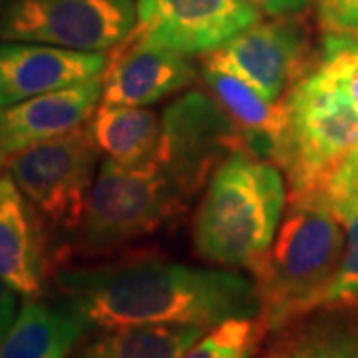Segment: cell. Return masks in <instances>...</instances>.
I'll use <instances>...</instances> for the list:
<instances>
[{
	"instance_id": "1",
	"label": "cell",
	"mask_w": 358,
	"mask_h": 358,
	"mask_svg": "<svg viewBox=\"0 0 358 358\" xmlns=\"http://www.w3.org/2000/svg\"><path fill=\"white\" fill-rule=\"evenodd\" d=\"M52 282L62 305L90 331L138 324L211 329L235 317H261L255 281L223 267H195L152 251H124L86 265H62Z\"/></svg>"
},
{
	"instance_id": "26",
	"label": "cell",
	"mask_w": 358,
	"mask_h": 358,
	"mask_svg": "<svg viewBox=\"0 0 358 358\" xmlns=\"http://www.w3.org/2000/svg\"><path fill=\"white\" fill-rule=\"evenodd\" d=\"M4 166V157H2V155H0V167Z\"/></svg>"
},
{
	"instance_id": "12",
	"label": "cell",
	"mask_w": 358,
	"mask_h": 358,
	"mask_svg": "<svg viewBox=\"0 0 358 358\" xmlns=\"http://www.w3.org/2000/svg\"><path fill=\"white\" fill-rule=\"evenodd\" d=\"M108 60V52L0 40V108L102 78Z\"/></svg>"
},
{
	"instance_id": "9",
	"label": "cell",
	"mask_w": 358,
	"mask_h": 358,
	"mask_svg": "<svg viewBox=\"0 0 358 358\" xmlns=\"http://www.w3.org/2000/svg\"><path fill=\"white\" fill-rule=\"evenodd\" d=\"M317 56L301 14L271 16L201 58V64L243 80L268 102H277L313 70Z\"/></svg>"
},
{
	"instance_id": "3",
	"label": "cell",
	"mask_w": 358,
	"mask_h": 358,
	"mask_svg": "<svg viewBox=\"0 0 358 358\" xmlns=\"http://www.w3.org/2000/svg\"><path fill=\"white\" fill-rule=\"evenodd\" d=\"M287 189L281 169L247 150L229 155L211 176L193 215V249L205 263L249 273L273 243Z\"/></svg>"
},
{
	"instance_id": "13",
	"label": "cell",
	"mask_w": 358,
	"mask_h": 358,
	"mask_svg": "<svg viewBox=\"0 0 358 358\" xmlns=\"http://www.w3.org/2000/svg\"><path fill=\"white\" fill-rule=\"evenodd\" d=\"M195 80L197 68L189 56L126 40L110 54L102 103L150 108L187 90Z\"/></svg>"
},
{
	"instance_id": "6",
	"label": "cell",
	"mask_w": 358,
	"mask_h": 358,
	"mask_svg": "<svg viewBox=\"0 0 358 358\" xmlns=\"http://www.w3.org/2000/svg\"><path fill=\"white\" fill-rule=\"evenodd\" d=\"M100 155L84 126L4 157L6 171L50 233L56 268L84 219Z\"/></svg>"
},
{
	"instance_id": "7",
	"label": "cell",
	"mask_w": 358,
	"mask_h": 358,
	"mask_svg": "<svg viewBox=\"0 0 358 358\" xmlns=\"http://www.w3.org/2000/svg\"><path fill=\"white\" fill-rule=\"evenodd\" d=\"M138 22L136 0H0V40L108 52Z\"/></svg>"
},
{
	"instance_id": "16",
	"label": "cell",
	"mask_w": 358,
	"mask_h": 358,
	"mask_svg": "<svg viewBox=\"0 0 358 358\" xmlns=\"http://www.w3.org/2000/svg\"><path fill=\"white\" fill-rule=\"evenodd\" d=\"M90 333L86 322L64 305L26 299L0 343V358H70Z\"/></svg>"
},
{
	"instance_id": "21",
	"label": "cell",
	"mask_w": 358,
	"mask_h": 358,
	"mask_svg": "<svg viewBox=\"0 0 358 358\" xmlns=\"http://www.w3.org/2000/svg\"><path fill=\"white\" fill-rule=\"evenodd\" d=\"M346 231L345 253L338 271L327 293L322 294L320 308H358V203H333Z\"/></svg>"
},
{
	"instance_id": "10",
	"label": "cell",
	"mask_w": 358,
	"mask_h": 358,
	"mask_svg": "<svg viewBox=\"0 0 358 358\" xmlns=\"http://www.w3.org/2000/svg\"><path fill=\"white\" fill-rule=\"evenodd\" d=\"M136 8L128 40L189 58L217 50L261 20L245 0H136Z\"/></svg>"
},
{
	"instance_id": "14",
	"label": "cell",
	"mask_w": 358,
	"mask_h": 358,
	"mask_svg": "<svg viewBox=\"0 0 358 358\" xmlns=\"http://www.w3.org/2000/svg\"><path fill=\"white\" fill-rule=\"evenodd\" d=\"M102 78L0 108V155L8 157L24 148L84 128L98 103H102Z\"/></svg>"
},
{
	"instance_id": "22",
	"label": "cell",
	"mask_w": 358,
	"mask_h": 358,
	"mask_svg": "<svg viewBox=\"0 0 358 358\" xmlns=\"http://www.w3.org/2000/svg\"><path fill=\"white\" fill-rule=\"evenodd\" d=\"M317 22L322 36L358 40V0H317Z\"/></svg>"
},
{
	"instance_id": "15",
	"label": "cell",
	"mask_w": 358,
	"mask_h": 358,
	"mask_svg": "<svg viewBox=\"0 0 358 358\" xmlns=\"http://www.w3.org/2000/svg\"><path fill=\"white\" fill-rule=\"evenodd\" d=\"M205 86L241 129L245 150L281 169L289 134V112L285 100L268 102L243 80L223 70L201 64Z\"/></svg>"
},
{
	"instance_id": "2",
	"label": "cell",
	"mask_w": 358,
	"mask_h": 358,
	"mask_svg": "<svg viewBox=\"0 0 358 358\" xmlns=\"http://www.w3.org/2000/svg\"><path fill=\"white\" fill-rule=\"evenodd\" d=\"M345 243L343 219L324 192L289 193L277 235L251 271L268 333L319 310Z\"/></svg>"
},
{
	"instance_id": "5",
	"label": "cell",
	"mask_w": 358,
	"mask_h": 358,
	"mask_svg": "<svg viewBox=\"0 0 358 358\" xmlns=\"http://www.w3.org/2000/svg\"><path fill=\"white\" fill-rule=\"evenodd\" d=\"M282 100L289 134L281 171L291 193L324 192L336 169L358 152V110L315 66Z\"/></svg>"
},
{
	"instance_id": "25",
	"label": "cell",
	"mask_w": 358,
	"mask_h": 358,
	"mask_svg": "<svg viewBox=\"0 0 358 358\" xmlns=\"http://www.w3.org/2000/svg\"><path fill=\"white\" fill-rule=\"evenodd\" d=\"M261 14L267 16H287V14H301L307 10L313 0H245Z\"/></svg>"
},
{
	"instance_id": "17",
	"label": "cell",
	"mask_w": 358,
	"mask_h": 358,
	"mask_svg": "<svg viewBox=\"0 0 358 358\" xmlns=\"http://www.w3.org/2000/svg\"><path fill=\"white\" fill-rule=\"evenodd\" d=\"M259 358H358V308H319L275 333Z\"/></svg>"
},
{
	"instance_id": "11",
	"label": "cell",
	"mask_w": 358,
	"mask_h": 358,
	"mask_svg": "<svg viewBox=\"0 0 358 358\" xmlns=\"http://www.w3.org/2000/svg\"><path fill=\"white\" fill-rule=\"evenodd\" d=\"M56 271L54 243L40 213L10 173L0 176V281L24 299H40Z\"/></svg>"
},
{
	"instance_id": "20",
	"label": "cell",
	"mask_w": 358,
	"mask_h": 358,
	"mask_svg": "<svg viewBox=\"0 0 358 358\" xmlns=\"http://www.w3.org/2000/svg\"><path fill=\"white\" fill-rule=\"evenodd\" d=\"M268 334L263 317H235L207 329L183 358H257Z\"/></svg>"
},
{
	"instance_id": "18",
	"label": "cell",
	"mask_w": 358,
	"mask_h": 358,
	"mask_svg": "<svg viewBox=\"0 0 358 358\" xmlns=\"http://www.w3.org/2000/svg\"><path fill=\"white\" fill-rule=\"evenodd\" d=\"M86 129L100 154L120 166L136 167L154 162L162 143V117L150 108L102 103Z\"/></svg>"
},
{
	"instance_id": "19",
	"label": "cell",
	"mask_w": 358,
	"mask_h": 358,
	"mask_svg": "<svg viewBox=\"0 0 358 358\" xmlns=\"http://www.w3.org/2000/svg\"><path fill=\"white\" fill-rule=\"evenodd\" d=\"M207 329L197 324H138L106 331L76 358H183Z\"/></svg>"
},
{
	"instance_id": "4",
	"label": "cell",
	"mask_w": 358,
	"mask_h": 358,
	"mask_svg": "<svg viewBox=\"0 0 358 358\" xmlns=\"http://www.w3.org/2000/svg\"><path fill=\"white\" fill-rule=\"evenodd\" d=\"M189 201L167 178L157 159L143 166H120L103 159L90 193L86 213L74 239L60 257L106 259L140 243L185 213Z\"/></svg>"
},
{
	"instance_id": "8",
	"label": "cell",
	"mask_w": 358,
	"mask_h": 358,
	"mask_svg": "<svg viewBox=\"0 0 358 358\" xmlns=\"http://www.w3.org/2000/svg\"><path fill=\"white\" fill-rule=\"evenodd\" d=\"M239 150H245L241 129L205 90L185 92L162 114V143L155 159L187 201Z\"/></svg>"
},
{
	"instance_id": "24",
	"label": "cell",
	"mask_w": 358,
	"mask_h": 358,
	"mask_svg": "<svg viewBox=\"0 0 358 358\" xmlns=\"http://www.w3.org/2000/svg\"><path fill=\"white\" fill-rule=\"evenodd\" d=\"M18 296L14 289H10L4 281H0V343L8 334L14 320L18 317Z\"/></svg>"
},
{
	"instance_id": "23",
	"label": "cell",
	"mask_w": 358,
	"mask_h": 358,
	"mask_svg": "<svg viewBox=\"0 0 358 358\" xmlns=\"http://www.w3.org/2000/svg\"><path fill=\"white\" fill-rule=\"evenodd\" d=\"M324 195L329 197L331 203H341V201L358 203V152L350 155L345 164L336 169V173L324 187Z\"/></svg>"
}]
</instances>
